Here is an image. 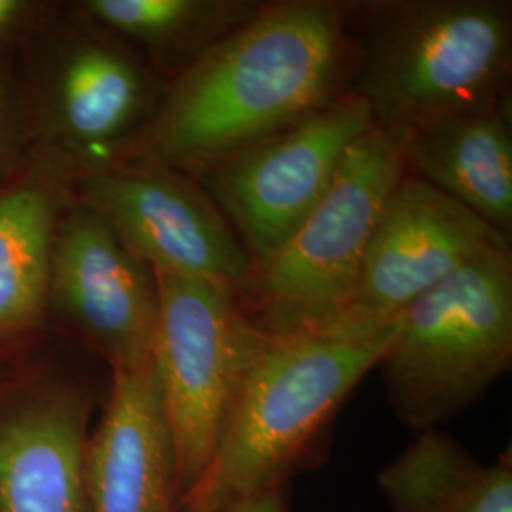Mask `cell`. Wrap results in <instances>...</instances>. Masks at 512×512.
Masks as SVG:
<instances>
[{
	"instance_id": "obj_1",
	"label": "cell",
	"mask_w": 512,
	"mask_h": 512,
	"mask_svg": "<svg viewBox=\"0 0 512 512\" xmlns=\"http://www.w3.org/2000/svg\"><path fill=\"white\" fill-rule=\"evenodd\" d=\"M349 2L274 0L165 84L133 158L192 177L348 92Z\"/></svg>"
},
{
	"instance_id": "obj_2",
	"label": "cell",
	"mask_w": 512,
	"mask_h": 512,
	"mask_svg": "<svg viewBox=\"0 0 512 512\" xmlns=\"http://www.w3.org/2000/svg\"><path fill=\"white\" fill-rule=\"evenodd\" d=\"M397 325L399 319L368 334H264L215 456L181 507L215 511L291 488L294 476L323 456V440L338 410L380 366Z\"/></svg>"
},
{
	"instance_id": "obj_3",
	"label": "cell",
	"mask_w": 512,
	"mask_h": 512,
	"mask_svg": "<svg viewBox=\"0 0 512 512\" xmlns=\"http://www.w3.org/2000/svg\"><path fill=\"white\" fill-rule=\"evenodd\" d=\"M349 35L348 92L399 143L509 99L511 0L349 2Z\"/></svg>"
},
{
	"instance_id": "obj_4",
	"label": "cell",
	"mask_w": 512,
	"mask_h": 512,
	"mask_svg": "<svg viewBox=\"0 0 512 512\" xmlns=\"http://www.w3.org/2000/svg\"><path fill=\"white\" fill-rule=\"evenodd\" d=\"M511 365V243H497L404 310L378 368L395 420L418 435L467 412Z\"/></svg>"
},
{
	"instance_id": "obj_5",
	"label": "cell",
	"mask_w": 512,
	"mask_h": 512,
	"mask_svg": "<svg viewBox=\"0 0 512 512\" xmlns=\"http://www.w3.org/2000/svg\"><path fill=\"white\" fill-rule=\"evenodd\" d=\"M404 175L401 143L372 128L342 160L323 198L241 298L268 336L329 330L346 311L376 220Z\"/></svg>"
},
{
	"instance_id": "obj_6",
	"label": "cell",
	"mask_w": 512,
	"mask_h": 512,
	"mask_svg": "<svg viewBox=\"0 0 512 512\" xmlns=\"http://www.w3.org/2000/svg\"><path fill=\"white\" fill-rule=\"evenodd\" d=\"M154 275L160 294L154 365L175 440L183 503L215 456L264 332L236 291L183 275Z\"/></svg>"
},
{
	"instance_id": "obj_7",
	"label": "cell",
	"mask_w": 512,
	"mask_h": 512,
	"mask_svg": "<svg viewBox=\"0 0 512 512\" xmlns=\"http://www.w3.org/2000/svg\"><path fill=\"white\" fill-rule=\"evenodd\" d=\"M372 128L368 107L346 92L196 177L232 224L255 270L310 215L346 152Z\"/></svg>"
},
{
	"instance_id": "obj_8",
	"label": "cell",
	"mask_w": 512,
	"mask_h": 512,
	"mask_svg": "<svg viewBox=\"0 0 512 512\" xmlns=\"http://www.w3.org/2000/svg\"><path fill=\"white\" fill-rule=\"evenodd\" d=\"M78 194L154 272L224 285L241 298L249 291L255 262L196 177L131 158L82 175Z\"/></svg>"
},
{
	"instance_id": "obj_9",
	"label": "cell",
	"mask_w": 512,
	"mask_h": 512,
	"mask_svg": "<svg viewBox=\"0 0 512 512\" xmlns=\"http://www.w3.org/2000/svg\"><path fill=\"white\" fill-rule=\"evenodd\" d=\"M497 243L511 239L404 173L376 220L348 308L329 330L368 334L393 325L420 296Z\"/></svg>"
},
{
	"instance_id": "obj_10",
	"label": "cell",
	"mask_w": 512,
	"mask_h": 512,
	"mask_svg": "<svg viewBox=\"0 0 512 512\" xmlns=\"http://www.w3.org/2000/svg\"><path fill=\"white\" fill-rule=\"evenodd\" d=\"M50 306L110 372L154 361L160 315L156 275L107 220L82 203L57 226Z\"/></svg>"
},
{
	"instance_id": "obj_11",
	"label": "cell",
	"mask_w": 512,
	"mask_h": 512,
	"mask_svg": "<svg viewBox=\"0 0 512 512\" xmlns=\"http://www.w3.org/2000/svg\"><path fill=\"white\" fill-rule=\"evenodd\" d=\"M88 23L57 50L48 88L50 133L82 175L131 160L165 92L133 48Z\"/></svg>"
},
{
	"instance_id": "obj_12",
	"label": "cell",
	"mask_w": 512,
	"mask_h": 512,
	"mask_svg": "<svg viewBox=\"0 0 512 512\" xmlns=\"http://www.w3.org/2000/svg\"><path fill=\"white\" fill-rule=\"evenodd\" d=\"M95 404L80 380L0 385V512H93L86 461Z\"/></svg>"
},
{
	"instance_id": "obj_13",
	"label": "cell",
	"mask_w": 512,
	"mask_h": 512,
	"mask_svg": "<svg viewBox=\"0 0 512 512\" xmlns=\"http://www.w3.org/2000/svg\"><path fill=\"white\" fill-rule=\"evenodd\" d=\"M93 512H177L179 465L154 361L110 372L88 444Z\"/></svg>"
},
{
	"instance_id": "obj_14",
	"label": "cell",
	"mask_w": 512,
	"mask_h": 512,
	"mask_svg": "<svg viewBox=\"0 0 512 512\" xmlns=\"http://www.w3.org/2000/svg\"><path fill=\"white\" fill-rule=\"evenodd\" d=\"M509 99L420 129L401 143L404 173L435 186L512 236V131Z\"/></svg>"
},
{
	"instance_id": "obj_15",
	"label": "cell",
	"mask_w": 512,
	"mask_h": 512,
	"mask_svg": "<svg viewBox=\"0 0 512 512\" xmlns=\"http://www.w3.org/2000/svg\"><path fill=\"white\" fill-rule=\"evenodd\" d=\"M376 484L389 512H512V452L482 461L431 429L385 463Z\"/></svg>"
},
{
	"instance_id": "obj_16",
	"label": "cell",
	"mask_w": 512,
	"mask_h": 512,
	"mask_svg": "<svg viewBox=\"0 0 512 512\" xmlns=\"http://www.w3.org/2000/svg\"><path fill=\"white\" fill-rule=\"evenodd\" d=\"M59 213L52 179H25L0 194V357L44 319Z\"/></svg>"
},
{
	"instance_id": "obj_17",
	"label": "cell",
	"mask_w": 512,
	"mask_h": 512,
	"mask_svg": "<svg viewBox=\"0 0 512 512\" xmlns=\"http://www.w3.org/2000/svg\"><path fill=\"white\" fill-rule=\"evenodd\" d=\"M258 0H86L80 14L141 48L169 82L255 16Z\"/></svg>"
},
{
	"instance_id": "obj_18",
	"label": "cell",
	"mask_w": 512,
	"mask_h": 512,
	"mask_svg": "<svg viewBox=\"0 0 512 512\" xmlns=\"http://www.w3.org/2000/svg\"><path fill=\"white\" fill-rule=\"evenodd\" d=\"M177 512H293V501H291V488H281L247 501H239L228 507H220L215 511H198L190 507H181Z\"/></svg>"
},
{
	"instance_id": "obj_19",
	"label": "cell",
	"mask_w": 512,
	"mask_h": 512,
	"mask_svg": "<svg viewBox=\"0 0 512 512\" xmlns=\"http://www.w3.org/2000/svg\"><path fill=\"white\" fill-rule=\"evenodd\" d=\"M29 4L21 0H0V38L16 29L19 21L27 14Z\"/></svg>"
},
{
	"instance_id": "obj_20",
	"label": "cell",
	"mask_w": 512,
	"mask_h": 512,
	"mask_svg": "<svg viewBox=\"0 0 512 512\" xmlns=\"http://www.w3.org/2000/svg\"><path fill=\"white\" fill-rule=\"evenodd\" d=\"M8 109H10V86L6 73L0 69V145L4 141V131L8 122Z\"/></svg>"
},
{
	"instance_id": "obj_21",
	"label": "cell",
	"mask_w": 512,
	"mask_h": 512,
	"mask_svg": "<svg viewBox=\"0 0 512 512\" xmlns=\"http://www.w3.org/2000/svg\"><path fill=\"white\" fill-rule=\"evenodd\" d=\"M12 376H10V368L6 366V363H4V359L0 357V385L4 384L6 380H10Z\"/></svg>"
}]
</instances>
